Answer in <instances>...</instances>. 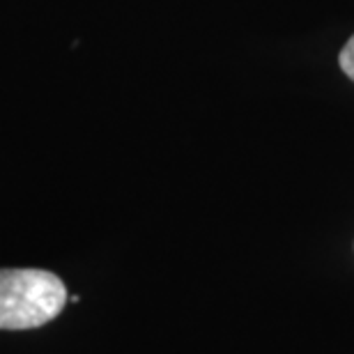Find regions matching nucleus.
I'll return each instance as SVG.
<instances>
[{
    "label": "nucleus",
    "mask_w": 354,
    "mask_h": 354,
    "mask_svg": "<svg viewBox=\"0 0 354 354\" xmlns=\"http://www.w3.org/2000/svg\"><path fill=\"white\" fill-rule=\"evenodd\" d=\"M67 288L44 269H0V329H35L60 315Z\"/></svg>",
    "instance_id": "f257e3e1"
},
{
    "label": "nucleus",
    "mask_w": 354,
    "mask_h": 354,
    "mask_svg": "<svg viewBox=\"0 0 354 354\" xmlns=\"http://www.w3.org/2000/svg\"><path fill=\"white\" fill-rule=\"evenodd\" d=\"M338 62H341V69L345 72V76L354 81V35L348 39V44L343 46L341 55H338Z\"/></svg>",
    "instance_id": "f03ea898"
}]
</instances>
